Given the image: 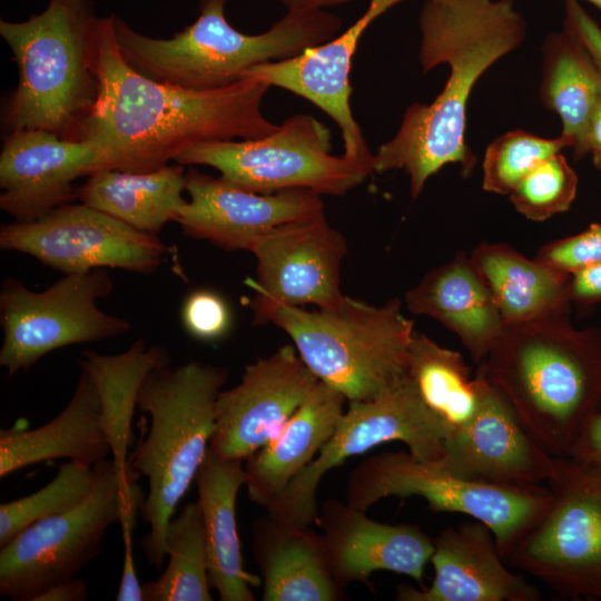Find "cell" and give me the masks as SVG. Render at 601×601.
Returning <instances> with one entry per match:
<instances>
[{
	"label": "cell",
	"mask_w": 601,
	"mask_h": 601,
	"mask_svg": "<svg viewBox=\"0 0 601 601\" xmlns=\"http://www.w3.org/2000/svg\"><path fill=\"white\" fill-rule=\"evenodd\" d=\"M181 317L187 331L201 339L221 336L230 321L225 300L209 290L191 293L183 305Z\"/></svg>",
	"instance_id": "obj_37"
},
{
	"label": "cell",
	"mask_w": 601,
	"mask_h": 601,
	"mask_svg": "<svg viewBox=\"0 0 601 601\" xmlns=\"http://www.w3.org/2000/svg\"><path fill=\"white\" fill-rule=\"evenodd\" d=\"M541 102L562 121L561 136L575 158L589 152L590 119L601 96V75L579 40L563 27L542 43Z\"/></svg>",
	"instance_id": "obj_29"
},
{
	"label": "cell",
	"mask_w": 601,
	"mask_h": 601,
	"mask_svg": "<svg viewBox=\"0 0 601 601\" xmlns=\"http://www.w3.org/2000/svg\"><path fill=\"white\" fill-rule=\"evenodd\" d=\"M227 377L224 367L189 361L154 370L138 393L137 410L148 414L150 426L128 463L148 481L140 515L149 531L141 548L157 569L168 556L169 522L209 449L216 401Z\"/></svg>",
	"instance_id": "obj_4"
},
{
	"label": "cell",
	"mask_w": 601,
	"mask_h": 601,
	"mask_svg": "<svg viewBox=\"0 0 601 601\" xmlns=\"http://www.w3.org/2000/svg\"><path fill=\"white\" fill-rule=\"evenodd\" d=\"M588 1L589 3L593 4L594 7H597L599 10H601V0H585Z\"/></svg>",
	"instance_id": "obj_47"
},
{
	"label": "cell",
	"mask_w": 601,
	"mask_h": 601,
	"mask_svg": "<svg viewBox=\"0 0 601 601\" xmlns=\"http://www.w3.org/2000/svg\"><path fill=\"white\" fill-rule=\"evenodd\" d=\"M252 548L263 580L264 601H337L321 534L282 523L268 514L253 525Z\"/></svg>",
	"instance_id": "obj_26"
},
{
	"label": "cell",
	"mask_w": 601,
	"mask_h": 601,
	"mask_svg": "<svg viewBox=\"0 0 601 601\" xmlns=\"http://www.w3.org/2000/svg\"><path fill=\"white\" fill-rule=\"evenodd\" d=\"M227 0H200L199 16L171 38H152L115 16L124 59L139 73L173 86L214 90L230 86L260 63L302 55L334 39L341 19L324 10L287 11L269 30L246 35L225 17Z\"/></svg>",
	"instance_id": "obj_5"
},
{
	"label": "cell",
	"mask_w": 601,
	"mask_h": 601,
	"mask_svg": "<svg viewBox=\"0 0 601 601\" xmlns=\"http://www.w3.org/2000/svg\"><path fill=\"white\" fill-rule=\"evenodd\" d=\"M564 23L583 46L601 75V28L584 10L579 0H564Z\"/></svg>",
	"instance_id": "obj_38"
},
{
	"label": "cell",
	"mask_w": 601,
	"mask_h": 601,
	"mask_svg": "<svg viewBox=\"0 0 601 601\" xmlns=\"http://www.w3.org/2000/svg\"><path fill=\"white\" fill-rule=\"evenodd\" d=\"M124 539V564L117 601H144L142 585L136 574L132 555V526H122Z\"/></svg>",
	"instance_id": "obj_40"
},
{
	"label": "cell",
	"mask_w": 601,
	"mask_h": 601,
	"mask_svg": "<svg viewBox=\"0 0 601 601\" xmlns=\"http://www.w3.org/2000/svg\"><path fill=\"white\" fill-rule=\"evenodd\" d=\"M477 366L554 456H570L601 410V328L569 314L505 326Z\"/></svg>",
	"instance_id": "obj_3"
},
{
	"label": "cell",
	"mask_w": 601,
	"mask_h": 601,
	"mask_svg": "<svg viewBox=\"0 0 601 601\" xmlns=\"http://www.w3.org/2000/svg\"><path fill=\"white\" fill-rule=\"evenodd\" d=\"M404 373L450 434L467 424L480 408L486 384L483 374L477 371L473 376L459 352L424 334L414 332Z\"/></svg>",
	"instance_id": "obj_31"
},
{
	"label": "cell",
	"mask_w": 601,
	"mask_h": 601,
	"mask_svg": "<svg viewBox=\"0 0 601 601\" xmlns=\"http://www.w3.org/2000/svg\"><path fill=\"white\" fill-rule=\"evenodd\" d=\"M449 435V428L425 406L404 373L374 398L348 402L332 437L266 509L267 514L288 525L311 526L319 512L318 484L331 469L391 441L403 442L421 460L435 461Z\"/></svg>",
	"instance_id": "obj_12"
},
{
	"label": "cell",
	"mask_w": 601,
	"mask_h": 601,
	"mask_svg": "<svg viewBox=\"0 0 601 601\" xmlns=\"http://www.w3.org/2000/svg\"><path fill=\"white\" fill-rule=\"evenodd\" d=\"M387 496H420L434 512H457L487 525L501 555L528 533L546 511L549 487L500 486L460 479L435 461L411 452H384L371 456L349 474L346 503L367 511Z\"/></svg>",
	"instance_id": "obj_9"
},
{
	"label": "cell",
	"mask_w": 601,
	"mask_h": 601,
	"mask_svg": "<svg viewBox=\"0 0 601 601\" xmlns=\"http://www.w3.org/2000/svg\"><path fill=\"white\" fill-rule=\"evenodd\" d=\"M570 298L584 308L601 302V263L571 273Z\"/></svg>",
	"instance_id": "obj_39"
},
{
	"label": "cell",
	"mask_w": 601,
	"mask_h": 601,
	"mask_svg": "<svg viewBox=\"0 0 601 601\" xmlns=\"http://www.w3.org/2000/svg\"><path fill=\"white\" fill-rule=\"evenodd\" d=\"M88 597L85 581L73 577L53 584L40 594L36 601H83Z\"/></svg>",
	"instance_id": "obj_42"
},
{
	"label": "cell",
	"mask_w": 601,
	"mask_h": 601,
	"mask_svg": "<svg viewBox=\"0 0 601 601\" xmlns=\"http://www.w3.org/2000/svg\"><path fill=\"white\" fill-rule=\"evenodd\" d=\"M534 258L569 274L601 263V220L580 233L543 245Z\"/></svg>",
	"instance_id": "obj_36"
},
{
	"label": "cell",
	"mask_w": 601,
	"mask_h": 601,
	"mask_svg": "<svg viewBox=\"0 0 601 601\" xmlns=\"http://www.w3.org/2000/svg\"><path fill=\"white\" fill-rule=\"evenodd\" d=\"M95 484L73 509L38 521L0 551V593L36 601L53 584L71 579L95 560L110 526H134L146 497L140 474L112 457L93 465Z\"/></svg>",
	"instance_id": "obj_8"
},
{
	"label": "cell",
	"mask_w": 601,
	"mask_h": 601,
	"mask_svg": "<svg viewBox=\"0 0 601 601\" xmlns=\"http://www.w3.org/2000/svg\"><path fill=\"white\" fill-rule=\"evenodd\" d=\"M568 147L561 135L545 138L520 129L506 131L486 147L482 187L489 193L509 195L536 166Z\"/></svg>",
	"instance_id": "obj_34"
},
{
	"label": "cell",
	"mask_w": 601,
	"mask_h": 601,
	"mask_svg": "<svg viewBox=\"0 0 601 601\" xmlns=\"http://www.w3.org/2000/svg\"><path fill=\"white\" fill-rule=\"evenodd\" d=\"M594 164L601 169V151L593 154Z\"/></svg>",
	"instance_id": "obj_46"
},
{
	"label": "cell",
	"mask_w": 601,
	"mask_h": 601,
	"mask_svg": "<svg viewBox=\"0 0 601 601\" xmlns=\"http://www.w3.org/2000/svg\"><path fill=\"white\" fill-rule=\"evenodd\" d=\"M0 247L28 254L65 274L106 267L149 274L167 252L157 234L136 229L82 203L2 226Z\"/></svg>",
	"instance_id": "obj_14"
},
{
	"label": "cell",
	"mask_w": 601,
	"mask_h": 601,
	"mask_svg": "<svg viewBox=\"0 0 601 601\" xmlns=\"http://www.w3.org/2000/svg\"><path fill=\"white\" fill-rule=\"evenodd\" d=\"M111 454L97 388L81 371L67 406L50 422L32 428L0 431L1 479L26 466L55 460L93 466Z\"/></svg>",
	"instance_id": "obj_25"
},
{
	"label": "cell",
	"mask_w": 601,
	"mask_h": 601,
	"mask_svg": "<svg viewBox=\"0 0 601 601\" xmlns=\"http://www.w3.org/2000/svg\"><path fill=\"white\" fill-rule=\"evenodd\" d=\"M579 177L562 152L542 161L510 191L516 211L533 221H544L570 209Z\"/></svg>",
	"instance_id": "obj_35"
},
{
	"label": "cell",
	"mask_w": 601,
	"mask_h": 601,
	"mask_svg": "<svg viewBox=\"0 0 601 601\" xmlns=\"http://www.w3.org/2000/svg\"><path fill=\"white\" fill-rule=\"evenodd\" d=\"M404 0H371L370 4L364 12V17L366 20L373 22L376 18L382 16L384 12H386L388 9L394 7L395 4L402 2ZM434 1H452V0H434Z\"/></svg>",
	"instance_id": "obj_45"
},
{
	"label": "cell",
	"mask_w": 601,
	"mask_h": 601,
	"mask_svg": "<svg viewBox=\"0 0 601 601\" xmlns=\"http://www.w3.org/2000/svg\"><path fill=\"white\" fill-rule=\"evenodd\" d=\"M418 24L423 70L447 63L450 75L431 104L406 109L395 136L374 155V171H406L413 199L449 164H460L464 176L472 173L476 157L465 142L469 98L482 75L526 36L513 0H427Z\"/></svg>",
	"instance_id": "obj_2"
},
{
	"label": "cell",
	"mask_w": 601,
	"mask_h": 601,
	"mask_svg": "<svg viewBox=\"0 0 601 601\" xmlns=\"http://www.w3.org/2000/svg\"><path fill=\"white\" fill-rule=\"evenodd\" d=\"M317 520L329 571L342 588L367 582L376 571L405 574L424 587L434 541L418 525L376 522L335 499L323 503Z\"/></svg>",
	"instance_id": "obj_20"
},
{
	"label": "cell",
	"mask_w": 601,
	"mask_h": 601,
	"mask_svg": "<svg viewBox=\"0 0 601 601\" xmlns=\"http://www.w3.org/2000/svg\"><path fill=\"white\" fill-rule=\"evenodd\" d=\"M111 290L112 280L105 268L66 274L42 292L6 278L0 292V365L13 375L29 371L57 348L128 332L127 319L98 307V299Z\"/></svg>",
	"instance_id": "obj_13"
},
{
	"label": "cell",
	"mask_w": 601,
	"mask_h": 601,
	"mask_svg": "<svg viewBox=\"0 0 601 601\" xmlns=\"http://www.w3.org/2000/svg\"><path fill=\"white\" fill-rule=\"evenodd\" d=\"M246 482L245 461L208 449L195 483L208 556V577L221 601H254L260 579L245 571L236 521L237 494Z\"/></svg>",
	"instance_id": "obj_24"
},
{
	"label": "cell",
	"mask_w": 601,
	"mask_h": 601,
	"mask_svg": "<svg viewBox=\"0 0 601 601\" xmlns=\"http://www.w3.org/2000/svg\"><path fill=\"white\" fill-rule=\"evenodd\" d=\"M346 397L319 381L280 432L245 460L250 501L265 510L318 455L344 414Z\"/></svg>",
	"instance_id": "obj_23"
},
{
	"label": "cell",
	"mask_w": 601,
	"mask_h": 601,
	"mask_svg": "<svg viewBox=\"0 0 601 601\" xmlns=\"http://www.w3.org/2000/svg\"><path fill=\"white\" fill-rule=\"evenodd\" d=\"M95 484V469L69 461L38 491L0 505V548L27 526L80 504Z\"/></svg>",
	"instance_id": "obj_33"
},
{
	"label": "cell",
	"mask_w": 601,
	"mask_h": 601,
	"mask_svg": "<svg viewBox=\"0 0 601 601\" xmlns=\"http://www.w3.org/2000/svg\"><path fill=\"white\" fill-rule=\"evenodd\" d=\"M601 151V96L594 107L589 127V152Z\"/></svg>",
	"instance_id": "obj_44"
},
{
	"label": "cell",
	"mask_w": 601,
	"mask_h": 601,
	"mask_svg": "<svg viewBox=\"0 0 601 601\" xmlns=\"http://www.w3.org/2000/svg\"><path fill=\"white\" fill-rule=\"evenodd\" d=\"M185 188L189 200L176 223L186 236L226 250L252 252L276 227L324 211L321 194L313 190L257 194L195 168L186 173Z\"/></svg>",
	"instance_id": "obj_17"
},
{
	"label": "cell",
	"mask_w": 601,
	"mask_h": 601,
	"mask_svg": "<svg viewBox=\"0 0 601 601\" xmlns=\"http://www.w3.org/2000/svg\"><path fill=\"white\" fill-rule=\"evenodd\" d=\"M95 17L92 0H49L26 21L0 20L19 72L3 111L9 132L38 129L81 140L98 95L89 56Z\"/></svg>",
	"instance_id": "obj_6"
},
{
	"label": "cell",
	"mask_w": 601,
	"mask_h": 601,
	"mask_svg": "<svg viewBox=\"0 0 601 601\" xmlns=\"http://www.w3.org/2000/svg\"><path fill=\"white\" fill-rule=\"evenodd\" d=\"M169 354L161 346H148L142 338L125 352L114 355L83 351L79 367L95 384L101 406V420L111 457L128 465L134 441L131 421L140 387L150 372L169 365Z\"/></svg>",
	"instance_id": "obj_30"
},
{
	"label": "cell",
	"mask_w": 601,
	"mask_h": 601,
	"mask_svg": "<svg viewBox=\"0 0 601 601\" xmlns=\"http://www.w3.org/2000/svg\"><path fill=\"white\" fill-rule=\"evenodd\" d=\"M287 11H315L324 7L347 3L351 0H278Z\"/></svg>",
	"instance_id": "obj_43"
},
{
	"label": "cell",
	"mask_w": 601,
	"mask_h": 601,
	"mask_svg": "<svg viewBox=\"0 0 601 601\" xmlns=\"http://www.w3.org/2000/svg\"><path fill=\"white\" fill-rule=\"evenodd\" d=\"M331 138L329 129L316 118L296 114L269 136L203 142L175 162L214 167L224 179L257 194L308 189L344 195L372 171L344 155H332Z\"/></svg>",
	"instance_id": "obj_11"
},
{
	"label": "cell",
	"mask_w": 601,
	"mask_h": 601,
	"mask_svg": "<svg viewBox=\"0 0 601 601\" xmlns=\"http://www.w3.org/2000/svg\"><path fill=\"white\" fill-rule=\"evenodd\" d=\"M550 504L504 555L569 599L601 600V464L555 456Z\"/></svg>",
	"instance_id": "obj_10"
},
{
	"label": "cell",
	"mask_w": 601,
	"mask_h": 601,
	"mask_svg": "<svg viewBox=\"0 0 601 601\" xmlns=\"http://www.w3.org/2000/svg\"><path fill=\"white\" fill-rule=\"evenodd\" d=\"M408 311L426 315L453 332L475 364H481L501 337L505 324L469 255L427 273L405 294Z\"/></svg>",
	"instance_id": "obj_22"
},
{
	"label": "cell",
	"mask_w": 601,
	"mask_h": 601,
	"mask_svg": "<svg viewBox=\"0 0 601 601\" xmlns=\"http://www.w3.org/2000/svg\"><path fill=\"white\" fill-rule=\"evenodd\" d=\"M257 260L252 282L253 323H272L283 307L311 304L328 309L341 304L344 236L323 213L276 227L252 249Z\"/></svg>",
	"instance_id": "obj_15"
},
{
	"label": "cell",
	"mask_w": 601,
	"mask_h": 601,
	"mask_svg": "<svg viewBox=\"0 0 601 601\" xmlns=\"http://www.w3.org/2000/svg\"><path fill=\"white\" fill-rule=\"evenodd\" d=\"M570 456L601 464V410L585 426Z\"/></svg>",
	"instance_id": "obj_41"
},
{
	"label": "cell",
	"mask_w": 601,
	"mask_h": 601,
	"mask_svg": "<svg viewBox=\"0 0 601 601\" xmlns=\"http://www.w3.org/2000/svg\"><path fill=\"white\" fill-rule=\"evenodd\" d=\"M470 258L505 326L570 313L571 274L528 258L503 243H481Z\"/></svg>",
	"instance_id": "obj_27"
},
{
	"label": "cell",
	"mask_w": 601,
	"mask_h": 601,
	"mask_svg": "<svg viewBox=\"0 0 601 601\" xmlns=\"http://www.w3.org/2000/svg\"><path fill=\"white\" fill-rule=\"evenodd\" d=\"M272 323L289 335L317 378L347 402L374 398L403 376L414 334L397 298L382 306L347 296L328 309L286 306Z\"/></svg>",
	"instance_id": "obj_7"
},
{
	"label": "cell",
	"mask_w": 601,
	"mask_h": 601,
	"mask_svg": "<svg viewBox=\"0 0 601 601\" xmlns=\"http://www.w3.org/2000/svg\"><path fill=\"white\" fill-rule=\"evenodd\" d=\"M169 556L165 571L142 584L144 601H211L208 556L197 501L183 505L166 534Z\"/></svg>",
	"instance_id": "obj_32"
},
{
	"label": "cell",
	"mask_w": 601,
	"mask_h": 601,
	"mask_svg": "<svg viewBox=\"0 0 601 601\" xmlns=\"http://www.w3.org/2000/svg\"><path fill=\"white\" fill-rule=\"evenodd\" d=\"M115 16L95 17L89 31L90 67L98 95L81 140L95 151L92 173H148L208 141L258 139L278 126L262 112L272 87L255 77L214 90H193L152 80L119 51Z\"/></svg>",
	"instance_id": "obj_1"
},
{
	"label": "cell",
	"mask_w": 601,
	"mask_h": 601,
	"mask_svg": "<svg viewBox=\"0 0 601 601\" xmlns=\"http://www.w3.org/2000/svg\"><path fill=\"white\" fill-rule=\"evenodd\" d=\"M434 541L430 587L402 584L400 601H538L540 591L506 566L492 530L480 521L444 529Z\"/></svg>",
	"instance_id": "obj_21"
},
{
	"label": "cell",
	"mask_w": 601,
	"mask_h": 601,
	"mask_svg": "<svg viewBox=\"0 0 601 601\" xmlns=\"http://www.w3.org/2000/svg\"><path fill=\"white\" fill-rule=\"evenodd\" d=\"M185 177L180 164L148 173L98 170L77 189V199L136 229L157 234L176 221L187 201Z\"/></svg>",
	"instance_id": "obj_28"
},
{
	"label": "cell",
	"mask_w": 601,
	"mask_h": 601,
	"mask_svg": "<svg viewBox=\"0 0 601 601\" xmlns=\"http://www.w3.org/2000/svg\"><path fill=\"white\" fill-rule=\"evenodd\" d=\"M554 459L486 381L479 411L445 439L435 462L452 475L476 483L535 486L548 482Z\"/></svg>",
	"instance_id": "obj_18"
},
{
	"label": "cell",
	"mask_w": 601,
	"mask_h": 601,
	"mask_svg": "<svg viewBox=\"0 0 601 601\" xmlns=\"http://www.w3.org/2000/svg\"><path fill=\"white\" fill-rule=\"evenodd\" d=\"M318 382L288 344L248 364L240 382L217 397L209 449L245 461L280 432Z\"/></svg>",
	"instance_id": "obj_16"
},
{
	"label": "cell",
	"mask_w": 601,
	"mask_h": 601,
	"mask_svg": "<svg viewBox=\"0 0 601 601\" xmlns=\"http://www.w3.org/2000/svg\"><path fill=\"white\" fill-rule=\"evenodd\" d=\"M87 140H67L46 130L10 131L0 154V207L16 221L35 220L77 198L73 181L92 173Z\"/></svg>",
	"instance_id": "obj_19"
}]
</instances>
